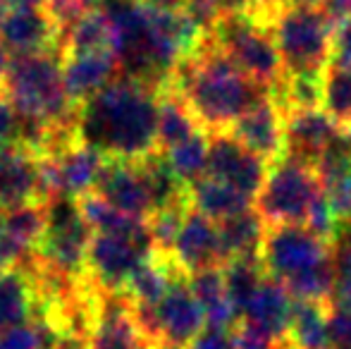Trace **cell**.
<instances>
[{"label":"cell","mask_w":351,"mask_h":349,"mask_svg":"<svg viewBox=\"0 0 351 349\" xmlns=\"http://www.w3.org/2000/svg\"><path fill=\"white\" fill-rule=\"evenodd\" d=\"M156 115V88L120 75L79 106V139L106 158L139 160L158 149Z\"/></svg>","instance_id":"1"},{"label":"cell","mask_w":351,"mask_h":349,"mask_svg":"<svg viewBox=\"0 0 351 349\" xmlns=\"http://www.w3.org/2000/svg\"><path fill=\"white\" fill-rule=\"evenodd\" d=\"M162 88H172L189 106L201 130L210 134L230 132L249 108L268 98V88L222 56L208 41V34L194 56L177 62Z\"/></svg>","instance_id":"2"},{"label":"cell","mask_w":351,"mask_h":349,"mask_svg":"<svg viewBox=\"0 0 351 349\" xmlns=\"http://www.w3.org/2000/svg\"><path fill=\"white\" fill-rule=\"evenodd\" d=\"M3 93L17 115L34 117L51 130L77 127L79 106L62 82V56L58 51L14 56L3 82Z\"/></svg>","instance_id":"3"},{"label":"cell","mask_w":351,"mask_h":349,"mask_svg":"<svg viewBox=\"0 0 351 349\" xmlns=\"http://www.w3.org/2000/svg\"><path fill=\"white\" fill-rule=\"evenodd\" d=\"M335 19L323 3H280L270 17V34L285 72L325 70Z\"/></svg>","instance_id":"4"},{"label":"cell","mask_w":351,"mask_h":349,"mask_svg":"<svg viewBox=\"0 0 351 349\" xmlns=\"http://www.w3.org/2000/svg\"><path fill=\"white\" fill-rule=\"evenodd\" d=\"M320 194L323 189L313 165L285 154L275 163H270L254 206L265 228L304 225L311 206Z\"/></svg>","instance_id":"5"},{"label":"cell","mask_w":351,"mask_h":349,"mask_svg":"<svg viewBox=\"0 0 351 349\" xmlns=\"http://www.w3.org/2000/svg\"><path fill=\"white\" fill-rule=\"evenodd\" d=\"M208 41L261 86L270 88L285 75L273 34L254 14H220Z\"/></svg>","instance_id":"6"},{"label":"cell","mask_w":351,"mask_h":349,"mask_svg":"<svg viewBox=\"0 0 351 349\" xmlns=\"http://www.w3.org/2000/svg\"><path fill=\"white\" fill-rule=\"evenodd\" d=\"M91 237L93 230L84 220L77 199L53 196L46 201V230L36 244V254L43 261L62 273L82 278Z\"/></svg>","instance_id":"7"},{"label":"cell","mask_w":351,"mask_h":349,"mask_svg":"<svg viewBox=\"0 0 351 349\" xmlns=\"http://www.w3.org/2000/svg\"><path fill=\"white\" fill-rule=\"evenodd\" d=\"M258 256L270 278L289 285L332 261V244L313 234L306 225H278L265 230Z\"/></svg>","instance_id":"8"},{"label":"cell","mask_w":351,"mask_h":349,"mask_svg":"<svg viewBox=\"0 0 351 349\" xmlns=\"http://www.w3.org/2000/svg\"><path fill=\"white\" fill-rule=\"evenodd\" d=\"M153 254L151 237L93 234L86 252L84 275L101 292H122L130 275Z\"/></svg>","instance_id":"9"},{"label":"cell","mask_w":351,"mask_h":349,"mask_svg":"<svg viewBox=\"0 0 351 349\" xmlns=\"http://www.w3.org/2000/svg\"><path fill=\"white\" fill-rule=\"evenodd\" d=\"M103 163H106V156L101 151L91 149L88 144H84L82 139L43 158L48 199H53V196L82 199V196L91 194L96 189Z\"/></svg>","instance_id":"10"},{"label":"cell","mask_w":351,"mask_h":349,"mask_svg":"<svg viewBox=\"0 0 351 349\" xmlns=\"http://www.w3.org/2000/svg\"><path fill=\"white\" fill-rule=\"evenodd\" d=\"M48 186L43 177V158L22 144L0 149V208H19L46 204Z\"/></svg>","instance_id":"11"},{"label":"cell","mask_w":351,"mask_h":349,"mask_svg":"<svg viewBox=\"0 0 351 349\" xmlns=\"http://www.w3.org/2000/svg\"><path fill=\"white\" fill-rule=\"evenodd\" d=\"M158 349H186L206 328V313L189 289L186 275H177L167 294L156 304Z\"/></svg>","instance_id":"12"},{"label":"cell","mask_w":351,"mask_h":349,"mask_svg":"<svg viewBox=\"0 0 351 349\" xmlns=\"http://www.w3.org/2000/svg\"><path fill=\"white\" fill-rule=\"evenodd\" d=\"M208 177L227 182L249 199H256L268 175V163L241 146L230 132L208 139Z\"/></svg>","instance_id":"13"},{"label":"cell","mask_w":351,"mask_h":349,"mask_svg":"<svg viewBox=\"0 0 351 349\" xmlns=\"http://www.w3.org/2000/svg\"><path fill=\"white\" fill-rule=\"evenodd\" d=\"M0 41L14 56L34 53H60V24L46 8L8 10L0 22Z\"/></svg>","instance_id":"14"},{"label":"cell","mask_w":351,"mask_h":349,"mask_svg":"<svg viewBox=\"0 0 351 349\" xmlns=\"http://www.w3.org/2000/svg\"><path fill=\"white\" fill-rule=\"evenodd\" d=\"M93 191L106 199L112 208L132 218L148 220L156 210L136 160L106 158Z\"/></svg>","instance_id":"15"},{"label":"cell","mask_w":351,"mask_h":349,"mask_svg":"<svg viewBox=\"0 0 351 349\" xmlns=\"http://www.w3.org/2000/svg\"><path fill=\"white\" fill-rule=\"evenodd\" d=\"M347 127L337 125L323 108L291 110L285 115V154L315 165L323 151L337 139Z\"/></svg>","instance_id":"16"},{"label":"cell","mask_w":351,"mask_h":349,"mask_svg":"<svg viewBox=\"0 0 351 349\" xmlns=\"http://www.w3.org/2000/svg\"><path fill=\"white\" fill-rule=\"evenodd\" d=\"M230 134L265 163H275L285 156V115L270 98L249 108L230 127Z\"/></svg>","instance_id":"17"},{"label":"cell","mask_w":351,"mask_h":349,"mask_svg":"<svg viewBox=\"0 0 351 349\" xmlns=\"http://www.w3.org/2000/svg\"><path fill=\"white\" fill-rule=\"evenodd\" d=\"M170 256L184 275L213 268V265H222L225 261H222L217 223H213L210 218H206L204 213L189 206Z\"/></svg>","instance_id":"18"},{"label":"cell","mask_w":351,"mask_h":349,"mask_svg":"<svg viewBox=\"0 0 351 349\" xmlns=\"http://www.w3.org/2000/svg\"><path fill=\"white\" fill-rule=\"evenodd\" d=\"M134 318L132 302L122 292H101L96 326L91 333V349H148Z\"/></svg>","instance_id":"19"},{"label":"cell","mask_w":351,"mask_h":349,"mask_svg":"<svg viewBox=\"0 0 351 349\" xmlns=\"http://www.w3.org/2000/svg\"><path fill=\"white\" fill-rule=\"evenodd\" d=\"M296 299L289 294V289L280 282V280L265 275L261 287L249 299V304L241 311V321L254 326L256 330L265 333L270 340L280 342L287 337L291 321V311H294Z\"/></svg>","instance_id":"20"},{"label":"cell","mask_w":351,"mask_h":349,"mask_svg":"<svg viewBox=\"0 0 351 349\" xmlns=\"http://www.w3.org/2000/svg\"><path fill=\"white\" fill-rule=\"evenodd\" d=\"M117 77H120V65H117V58L112 51L62 58L65 91L77 106L86 103L88 98L96 96L101 88H106Z\"/></svg>","instance_id":"21"},{"label":"cell","mask_w":351,"mask_h":349,"mask_svg":"<svg viewBox=\"0 0 351 349\" xmlns=\"http://www.w3.org/2000/svg\"><path fill=\"white\" fill-rule=\"evenodd\" d=\"M186 282H189V289L194 292L196 302H199L201 309H204L206 326L208 328L232 330V328L241 321L239 311H237L234 304H232L230 297H227L222 265L196 270V273L186 275Z\"/></svg>","instance_id":"22"},{"label":"cell","mask_w":351,"mask_h":349,"mask_svg":"<svg viewBox=\"0 0 351 349\" xmlns=\"http://www.w3.org/2000/svg\"><path fill=\"white\" fill-rule=\"evenodd\" d=\"M112 22L103 8L74 17L60 27V56H84V53L112 51Z\"/></svg>","instance_id":"23"},{"label":"cell","mask_w":351,"mask_h":349,"mask_svg":"<svg viewBox=\"0 0 351 349\" xmlns=\"http://www.w3.org/2000/svg\"><path fill=\"white\" fill-rule=\"evenodd\" d=\"M251 204H254V199L241 194L239 189H234L227 182H220L208 175L189 186V206L204 213L206 218H210L213 223L234 218V215L249 210Z\"/></svg>","instance_id":"24"},{"label":"cell","mask_w":351,"mask_h":349,"mask_svg":"<svg viewBox=\"0 0 351 349\" xmlns=\"http://www.w3.org/2000/svg\"><path fill=\"white\" fill-rule=\"evenodd\" d=\"M265 230L268 228H265V223L261 220V215L256 213V208H249V210H244V213L234 215V218L217 223L222 261L227 263V261H232V258L258 256Z\"/></svg>","instance_id":"25"},{"label":"cell","mask_w":351,"mask_h":349,"mask_svg":"<svg viewBox=\"0 0 351 349\" xmlns=\"http://www.w3.org/2000/svg\"><path fill=\"white\" fill-rule=\"evenodd\" d=\"M201 127L196 117L191 115L189 106L177 96L172 88L158 91V115H156V141L158 149L167 151L180 141L189 139Z\"/></svg>","instance_id":"26"},{"label":"cell","mask_w":351,"mask_h":349,"mask_svg":"<svg viewBox=\"0 0 351 349\" xmlns=\"http://www.w3.org/2000/svg\"><path fill=\"white\" fill-rule=\"evenodd\" d=\"M330 304L294 302L285 340L294 349H330Z\"/></svg>","instance_id":"27"},{"label":"cell","mask_w":351,"mask_h":349,"mask_svg":"<svg viewBox=\"0 0 351 349\" xmlns=\"http://www.w3.org/2000/svg\"><path fill=\"white\" fill-rule=\"evenodd\" d=\"M136 163H139V170L143 175V180H146L148 194H151L153 208L156 210L189 201V189L177 180V175L172 173L170 163H167L165 154H162L160 149L151 151V154L143 156ZM156 210H153V213H156Z\"/></svg>","instance_id":"28"},{"label":"cell","mask_w":351,"mask_h":349,"mask_svg":"<svg viewBox=\"0 0 351 349\" xmlns=\"http://www.w3.org/2000/svg\"><path fill=\"white\" fill-rule=\"evenodd\" d=\"M79 210H82L84 220L96 234H120V237H148V225L146 220L132 218V215L120 213L112 208L106 199L91 191V194L77 199Z\"/></svg>","instance_id":"29"},{"label":"cell","mask_w":351,"mask_h":349,"mask_svg":"<svg viewBox=\"0 0 351 349\" xmlns=\"http://www.w3.org/2000/svg\"><path fill=\"white\" fill-rule=\"evenodd\" d=\"M34 287L19 270L0 273V333L19 323H27L34 313Z\"/></svg>","instance_id":"30"},{"label":"cell","mask_w":351,"mask_h":349,"mask_svg":"<svg viewBox=\"0 0 351 349\" xmlns=\"http://www.w3.org/2000/svg\"><path fill=\"white\" fill-rule=\"evenodd\" d=\"M162 154H165L172 173L177 175V180L186 189L208 173V136H206L204 130H199L189 139L180 141L177 146L162 151Z\"/></svg>","instance_id":"31"},{"label":"cell","mask_w":351,"mask_h":349,"mask_svg":"<svg viewBox=\"0 0 351 349\" xmlns=\"http://www.w3.org/2000/svg\"><path fill=\"white\" fill-rule=\"evenodd\" d=\"M222 275H225V289L230 302L234 304V309L244 311V306L249 304V299L256 294V289L261 287V282L265 280V268L261 256H244V258H232L222 265Z\"/></svg>","instance_id":"32"},{"label":"cell","mask_w":351,"mask_h":349,"mask_svg":"<svg viewBox=\"0 0 351 349\" xmlns=\"http://www.w3.org/2000/svg\"><path fill=\"white\" fill-rule=\"evenodd\" d=\"M46 230V204H29L3 210V234L27 249H36Z\"/></svg>","instance_id":"33"},{"label":"cell","mask_w":351,"mask_h":349,"mask_svg":"<svg viewBox=\"0 0 351 349\" xmlns=\"http://www.w3.org/2000/svg\"><path fill=\"white\" fill-rule=\"evenodd\" d=\"M323 110L337 125L351 127V67H332L325 70Z\"/></svg>","instance_id":"34"},{"label":"cell","mask_w":351,"mask_h":349,"mask_svg":"<svg viewBox=\"0 0 351 349\" xmlns=\"http://www.w3.org/2000/svg\"><path fill=\"white\" fill-rule=\"evenodd\" d=\"M186 210H189V201L156 210V213L146 220L153 252L160 254V256H170L177 234H180V230H182V223H184Z\"/></svg>","instance_id":"35"},{"label":"cell","mask_w":351,"mask_h":349,"mask_svg":"<svg viewBox=\"0 0 351 349\" xmlns=\"http://www.w3.org/2000/svg\"><path fill=\"white\" fill-rule=\"evenodd\" d=\"M330 65L351 67V14L337 19L330 38Z\"/></svg>","instance_id":"36"},{"label":"cell","mask_w":351,"mask_h":349,"mask_svg":"<svg viewBox=\"0 0 351 349\" xmlns=\"http://www.w3.org/2000/svg\"><path fill=\"white\" fill-rule=\"evenodd\" d=\"M101 3L103 0H46L43 8H46L48 12L56 17V22L62 27V24L72 22V19L79 17V14L101 8Z\"/></svg>","instance_id":"37"},{"label":"cell","mask_w":351,"mask_h":349,"mask_svg":"<svg viewBox=\"0 0 351 349\" xmlns=\"http://www.w3.org/2000/svg\"><path fill=\"white\" fill-rule=\"evenodd\" d=\"M0 349H38V335L32 321L0 333Z\"/></svg>","instance_id":"38"},{"label":"cell","mask_w":351,"mask_h":349,"mask_svg":"<svg viewBox=\"0 0 351 349\" xmlns=\"http://www.w3.org/2000/svg\"><path fill=\"white\" fill-rule=\"evenodd\" d=\"M275 340H270L265 333L256 330L254 326L239 321L232 328V349H273Z\"/></svg>","instance_id":"39"},{"label":"cell","mask_w":351,"mask_h":349,"mask_svg":"<svg viewBox=\"0 0 351 349\" xmlns=\"http://www.w3.org/2000/svg\"><path fill=\"white\" fill-rule=\"evenodd\" d=\"M330 349H351V311L330 309Z\"/></svg>","instance_id":"40"},{"label":"cell","mask_w":351,"mask_h":349,"mask_svg":"<svg viewBox=\"0 0 351 349\" xmlns=\"http://www.w3.org/2000/svg\"><path fill=\"white\" fill-rule=\"evenodd\" d=\"M186 349H232V330L206 326Z\"/></svg>","instance_id":"41"},{"label":"cell","mask_w":351,"mask_h":349,"mask_svg":"<svg viewBox=\"0 0 351 349\" xmlns=\"http://www.w3.org/2000/svg\"><path fill=\"white\" fill-rule=\"evenodd\" d=\"M17 141V110L0 91V149Z\"/></svg>","instance_id":"42"},{"label":"cell","mask_w":351,"mask_h":349,"mask_svg":"<svg viewBox=\"0 0 351 349\" xmlns=\"http://www.w3.org/2000/svg\"><path fill=\"white\" fill-rule=\"evenodd\" d=\"M51 349H91V335L79 330H58Z\"/></svg>","instance_id":"43"},{"label":"cell","mask_w":351,"mask_h":349,"mask_svg":"<svg viewBox=\"0 0 351 349\" xmlns=\"http://www.w3.org/2000/svg\"><path fill=\"white\" fill-rule=\"evenodd\" d=\"M323 8H325V12L337 22V19L351 14V0H323Z\"/></svg>","instance_id":"44"},{"label":"cell","mask_w":351,"mask_h":349,"mask_svg":"<svg viewBox=\"0 0 351 349\" xmlns=\"http://www.w3.org/2000/svg\"><path fill=\"white\" fill-rule=\"evenodd\" d=\"M156 10H184V0H141Z\"/></svg>","instance_id":"45"},{"label":"cell","mask_w":351,"mask_h":349,"mask_svg":"<svg viewBox=\"0 0 351 349\" xmlns=\"http://www.w3.org/2000/svg\"><path fill=\"white\" fill-rule=\"evenodd\" d=\"M8 10H17V8H43L46 0H0Z\"/></svg>","instance_id":"46"},{"label":"cell","mask_w":351,"mask_h":349,"mask_svg":"<svg viewBox=\"0 0 351 349\" xmlns=\"http://www.w3.org/2000/svg\"><path fill=\"white\" fill-rule=\"evenodd\" d=\"M8 67H10V53L5 51L3 41H0V91H3V82H5V75H8Z\"/></svg>","instance_id":"47"},{"label":"cell","mask_w":351,"mask_h":349,"mask_svg":"<svg viewBox=\"0 0 351 349\" xmlns=\"http://www.w3.org/2000/svg\"><path fill=\"white\" fill-rule=\"evenodd\" d=\"M261 3H263L265 8H278V5L285 3V0H261Z\"/></svg>","instance_id":"48"},{"label":"cell","mask_w":351,"mask_h":349,"mask_svg":"<svg viewBox=\"0 0 351 349\" xmlns=\"http://www.w3.org/2000/svg\"><path fill=\"white\" fill-rule=\"evenodd\" d=\"M273 349H294V347H291L287 340H280V342H275V347H273Z\"/></svg>","instance_id":"49"},{"label":"cell","mask_w":351,"mask_h":349,"mask_svg":"<svg viewBox=\"0 0 351 349\" xmlns=\"http://www.w3.org/2000/svg\"><path fill=\"white\" fill-rule=\"evenodd\" d=\"M287 3H323V0H287Z\"/></svg>","instance_id":"50"},{"label":"cell","mask_w":351,"mask_h":349,"mask_svg":"<svg viewBox=\"0 0 351 349\" xmlns=\"http://www.w3.org/2000/svg\"><path fill=\"white\" fill-rule=\"evenodd\" d=\"M0 232H3V208H0Z\"/></svg>","instance_id":"51"}]
</instances>
